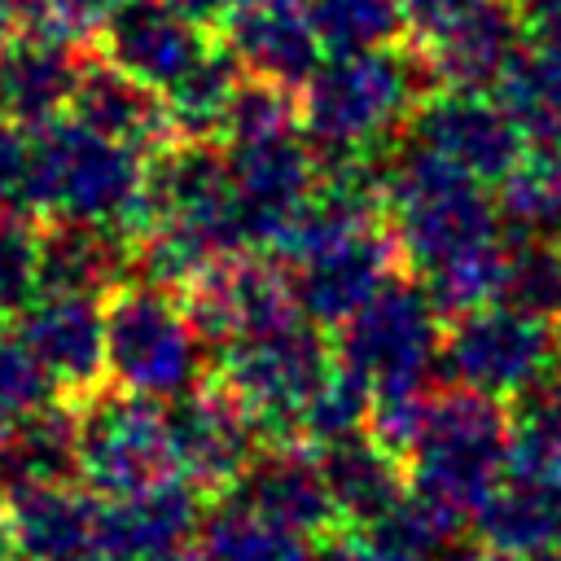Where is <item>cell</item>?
Wrapping results in <instances>:
<instances>
[{
    "mask_svg": "<svg viewBox=\"0 0 561 561\" xmlns=\"http://www.w3.org/2000/svg\"><path fill=\"white\" fill-rule=\"evenodd\" d=\"M18 210L79 224H110L140 241L153 228L149 206V153L110 140L79 118H57L31 131V171Z\"/></svg>",
    "mask_w": 561,
    "mask_h": 561,
    "instance_id": "1",
    "label": "cell"
},
{
    "mask_svg": "<svg viewBox=\"0 0 561 561\" xmlns=\"http://www.w3.org/2000/svg\"><path fill=\"white\" fill-rule=\"evenodd\" d=\"M381 202L386 228L412 276L504 241L500 202L486 184L408 136L381 149Z\"/></svg>",
    "mask_w": 561,
    "mask_h": 561,
    "instance_id": "2",
    "label": "cell"
},
{
    "mask_svg": "<svg viewBox=\"0 0 561 561\" xmlns=\"http://www.w3.org/2000/svg\"><path fill=\"white\" fill-rule=\"evenodd\" d=\"M434 92L416 48H377L351 57H324L298 88L302 136L329 158H364L394 145L421 101Z\"/></svg>",
    "mask_w": 561,
    "mask_h": 561,
    "instance_id": "3",
    "label": "cell"
},
{
    "mask_svg": "<svg viewBox=\"0 0 561 561\" xmlns=\"http://www.w3.org/2000/svg\"><path fill=\"white\" fill-rule=\"evenodd\" d=\"M508 443L513 416L504 412V403L447 381L443 390H434L421 434L403 456L408 486L465 526L500 486Z\"/></svg>",
    "mask_w": 561,
    "mask_h": 561,
    "instance_id": "4",
    "label": "cell"
},
{
    "mask_svg": "<svg viewBox=\"0 0 561 561\" xmlns=\"http://www.w3.org/2000/svg\"><path fill=\"white\" fill-rule=\"evenodd\" d=\"M206 351L210 346L175 289L127 280L105 298V359L118 390L158 403L180 399L202 386Z\"/></svg>",
    "mask_w": 561,
    "mask_h": 561,
    "instance_id": "5",
    "label": "cell"
},
{
    "mask_svg": "<svg viewBox=\"0 0 561 561\" xmlns=\"http://www.w3.org/2000/svg\"><path fill=\"white\" fill-rule=\"evenodd\" d=\"M443 311L412 272H394L342 329L333 355L355 368L373 394L430 386L443 359Z\"/></svg>",
    "mask_w": 561,
    "mask_h": 561,
    "instance_id": "6",
    "label": "cell"
},
{
    "mask_svg": "<svg viewBox=\"0 0 561 561\" xmlns=\"http://www.w3.org/2000/svg\"><path fill=\"white\" fill-rule=\"evenodd\" d=\"M333 346L302 320L267 337L237 342L219 351V386H228L241 408L259 421L267 443H298V412L333 368Z\"/></svg>",
    "mask_w": 561,
    "mask_h": 561,
    "instance_id": "7",
    "label": "cell"
},
{
    "mask_svg": "<svg viewBox=\"0 0 561 561\" xmlns=\"http://www.w3.org/2000/svg\"><path fill=\"white\" fill-rule=\"evenodd\" d=\"M561 351L557 324L513 302L465 311L443 333V373L491 399H517Z\"/></svg>",
    "mask_w": 561,
    "mask_h": 561,
    "instance_id": "8",
    "label": "cell"
},
{
    "mask_svg": "<svg viewBox=\"0 0 561 561\" xmlns=\"http://www.w3.org/2000/svg\"><path fill=\"white\" fill-rule=\"evenodd\" d=\"M75 416H79V482L101 500L131 495L175 473L167 447V416L158 399L101 386L96 394L75 399Z\"/></svg>",
    "mask_w": 561,
    "mask_h": 561,
    "instance_id": "9",
    "label": "cell"
},
{
    "mask_svg": "<svg viewBox=\"0 0 561 561\" xmlns=\"http://www.w3.org/2000/svg\"><path fill=\"white\" fill-rule=\"evenodd\" d=\"M184 307L210 351H228L237 342L267 337L307 320L294 294V272L263 250H237L215 259L184 289Z\"/></svg>",
    "mask_w": 561,
    "mask_h": 561,
    "instance_id": "10",
    "label": "cell"
},
{
    "mask_svg": "<svg viewBox=\"0 0 561 561\" xmlns=\"http://www.w3.org/2000/svg\"><path fill=\"white\" fill-rule=\"evenodd\" d=\"M228 180L237 193L241 215V241L245 250L272 254L294 215L307 206V197L320 184V153L302 131H280L263 140H232L224 145Z\"/></svg>",
    "mask_w": 561,
    "mask_h": 561,
    "instance_id": "11",
    "label": "cell"
},
{
    "mask_svg": "<svg viewBox=\"0 0 561 561\" xmlns=\"http://www.w3.org/2000/svg\"><path fill=\"white\" fill-rule=\"evenodd\" d=\"M162 416H167L171 469L197 482L202 491H228L267 443L259 421L219 381H202L188 394L167 399Z\"/></svg>",
    "mask_w": 561,
    "mask_h": 561,
    "instance_id": "12",
    "label": "cell"
},
{
    "mask_svg": "<svg viewBox=\"0 0 561 561\" xmlns=\"http://www.w3.org/2000/svg\"><path fill=\"white\" fill-rule=\"evenodd\" d=\"M408 140L434 149L482 184H504L513 167L526 158L530 140L517 118L491 92H443L434 88L412 114Z\"/></svg>",
    "mask_w": 561,
    "mask_h": 561,
    "instance_id": "13",
    "label": "cell"
},
{
    "mask_svg": "<svg viewBox=\"0 0 561 561\" xmlns=\"http://www.w3.org/2000/svg\"><path fill=\"white\" fill-rule=\"evenodd\" d=\"M18 337L44 364L53 386L75 403L105 386V298L39 289L18 311Z\"/></svg>",
    "mask_w": 561,
    "mask_h": 561,
    "instance_id": "14",
    "label": "cell"
},
{
    "mask_svg": "<svg viewBox=\"0 0 561 561\" xmlns=\"http://www.w3.org/2000/svg\"><path fill=\"white\" fill-rule=\"evenodd\" d=\"M294 294L316 329H342L394 272H403L399 245L386 224L359 228L311 259L294 263Z\"/></svg>",
    "mask_w": 561,
    "mask_h": 561,
    "instance_id": "15",
    "label": "cell"
},
{
    "mask_svg": "<svg viewBox=\"0 0 561 561\" xmlns=\"http://www.w3.org/2000/svg\"><path fill=\"white\" fill-rule=\"evenodd\" d=\"M228 500L307 539H324L342 526L320 451L307 443H263L245 473L228 486Z\"/></svg>",
    "mask_w": 561,
    "mask_h": 561,
    "instance_id": "16",
    "label": "cell"
},
{
    "mask_svg": "<svg viewBox=\"0 0 561 561\" xmlns=\"http://www.w3.org/2000/svg\"><path fill=\"white\" fill-rule=\"evenodd\" d=\"M210 44L215 39L206 35V26H197L171 0H131L96 35V53L153 92L180 83L206 57Z\"/></svg>",
    "mask_w": 561,
    "mask_h": 561,
    "instance_id": "17",
    "label": "cell"
},
{
    "mask_svg": "<svg viewBox=\"0 0 561 561\" xmlns=\"http://www.w3.org/2000/svg\"><path fill=\"white\" fill-rule=\"evenodd\" d=\"M416 53L430 70V83L443 92H495L513 61L526 53V31L517 4L491 0L443 31L416 39Z\"/></svg>",
    "mask_w": 561,
    "mask_h": 561,
    "instance_id": "18",
    "label": "cell"
},
{
    "mask_svg": "<svg viewBox=\"0 0 561 561\" xmlns=\"http://www.w3.org/2000/svg\"><path fill=\"white\" fill-rule=\"evenodd\" d=\"M101 495L83 482H44L13 491L0 508L18 561H88L101 557Z\"/></svg>",
    "mask_w": 561,
    "mask_h": 561,
    "instance_id": "19",
    "label": "cell"
},
{
    "mask_svg": "<svg viewBox=\"0 0 561 561\" xmlns=\"http://www.w3.org/2000/svg\"><path fill=\"white\" fill-rule=\"evenodd\" d=\"M83 53L48 26H22L0 48V114L39 131L70 114Z\"/></svg>",
    "mask_w": 561,
    "mask_h": 561,
    "instance_id": "20",
    "label": "cell"
},
{
    "mask_svg": "<svg viewBox=\"0 0 561 561\" xmlns=\"http://www.w3.org/2000/svg\"><path fill=\"white\" fill-rule=\"evenodd\" d=\"M202 486L167 473L131 495L101 504V557L110 561H149L171 548H184L202 530Z\"/></svg>",
    "mask_w": 561,
    "mask_h": 561,
    "instance_id": "21",
    "label": "cell"
},
{
    "mask_svg": "<svg viewBox=\"0 0 561 561\" xmlns=\"http://www.w3.org/2000/svg\"><path fill=\"white\" fill-rule=\"evenodd\" d=\"M224 44L250 79L298 92L324 61V44L311 26V13L294 0H254L228 26Z\"/></svg>",
    "mask_w": 561,
    "mask_h": 561,
    "instance_id": "22",
    "label": "cell"
},
{
    "mask_svg": "<svg viewBox=\"0 0 561 561\" xmlns=\"http://www.w3.org/2000/svg\"><path fill=\"white\" fill-rule=\"evenodd\" d=\"M70 118H79L83 127H92V131H101L110 140L145 149V153H158L162 145L175 140V127H171L162 92L136 83L131 75L110 66L101 53L83 57V66H79Z\"/></svg>",
    "mask_w": 561,
    "mask_h": 561,
    "instance_id": "23",
    "label": "cell"
},
{
    "mask_svg": "<svg viewBox=\"0 0 561 561\" xmlns=\"http://www.w3.org/2000/svg\"><path fill=\"white\" fill-rule=\"evenodd\" d=\"M136 241L110 224L48 219L39 237V289L110 298L131 280Z\"/></svg>",
    "mask_w": 561,
    "mask_h": 561,
    "instance_id": "24",
    "label": "cell"
},
{
    "mask_svg": "<svg viewBox=\"0 0 561 561\" xmlns=\"http://www.w3.org/2000/svg\"><path fill=\"white\" fill-rule=\"evenodd\" d=\"M324 482L333 491L342 526H373L408 495V465L373 434H351L320 447Z\"/></svg>",
    "mask_w": 561,
    "mask_h": 561,
    "instance_id": "25",
    "label": "cell"
},
{
    "mask_svg": "<svg viewBox=\"0 0 561 561\" xmlns=\"http://www.w3.org/2000/svg\"><path fill=\"white\" fill-rule=\"evenodd\" d=\"M79 478V416L75 403H48L0 430V495Z\"/></svg>",
    "mask_w": 561,
    "mask_h": 561,
    "instance_id": "26",
    "label": "cell"
},
{
    "mask_svg": "<svg viewBox=\"0 0 561 561\" xmlns=\"http://www.w3.org/2000/svg\"><path fill=\"white\" fill-rule=\"evenodd\" d=\"M245 70L237 66V57L228 53V44H210L206 57L162 92L175 140H215L224 131L228 105L241 88Z\"/></svg>",
    "mask_w": 561,
    "mask_h": 561,
    "instance_id": "27",
    "label": "cell"
},
{
    "mask_svg": "<svg viewBox=\"0 0 561 561\" xmlns=\"http://www.w3.org/2000/svg\"><path fill=\"white\" fill-rule=\"evenodd\" d=\"M202 552L206 561H320L307 535L276 526L228 495L202 517Z\"/></svg>",
    "mask_w": 561,
    "mask_h": 561,
    "instance_id": "28",
    "label": "cell"
},
{
    "mask_svg": "<svg viewBox=\"0 0 561 561\" xmlns=\"http://www.w3.org/2000/svg\"><path fill=\"white\" fill-rule=\"evenodd\" d=\"M495 202L513 237H561V149L530 145Z\"/></svg>",
    "mask_w": 561,
    "mask_h": 561,
    "instance_id": "29",
    "label": "cell"
},
{
    "mask_svg": "<svg viewBox=\"0 0 561 561\" xmlns=\"http://www.w3.org/2000/svg\"><path fill=\"white\" fill-rule=\"evenodd\" d=\"M307 13L324 44V57L394 48L408 35V13L399 0H311Z\"/></svg>",
    "mask_w": 561,
    "mask_h": 561,
    "instance_id": "30",
    "label": "cell"
},
{
    "mask_svg": "<svg viewBox=\"0 0 561 561\" xmlns=\"http://www.w3.org/2000/svg\"><path fill=\"white\" fill-rule=\"evenodd\" d=\"M368 416H373V386L355 368L333 359V368L320 377V386L311 390V399L298 412V443L320 451L329 443L364 434Z\"/></svg>",
    "mask_w": 561,
    "mask_h": 561,
    "instance_id": "31",
    "label": "cell"
},
{
    "mask_svg": "<svg viewBox=\"0 0 561 561\" xmlns=\"http://www.w3.org/2000/svg\"><path fill=\"white\" fill-rule=\"evenodd\" d=\"M508 250H513V237L504 241H491L482 250H469L434 272L421 276V285L430 289L434 307L456 320L465 311H478V307H491V302H504V280H508Z\"/></svg>",
    "mask_w": 561,
    "mask_h": 561,
    "instance_id": "32",
    "label": "cell"
},
{
    "mask_svg": "<svg viewBox=\"0 0 561 561\" xmlns=\"http://www.w3.org/2000/svg\"><path fill=\"white\" fill-rule=\"evenodd\" d=\"M504 302L548 316L561 329V237H513Z\"/></svg>",
    "mask_w": 561,
    "mask_h": 561,
    "instance_id": "33",
    "label": "cell"
},
{
    "mask_svg": "<svg viewBox=\"0 0 561 561\" xmlns=\"http://www.w3.org/2000/svg\"><path fill=\"white\" fill-rule=\"evenodd\" d=\"M44 224L18 206H0V311H22L39 294Z\"/></svg>",
    "mask_w": 561,
    "mask_h": 561,
    "instance_id": "34",
    "label": "cell"
},
{
    "mask_svg": "<svg viewBox=\"0 0 561 561\" xmlns=\"http://www.w3.org/2000/svg\"><path fill=\"white\" fill-rule=\"evenodd\" d=\"M280 131H302L298 92L245 75L237 96H232V105H228L219 140L232 145V140H263V136H280Z\"/></svg>",
    "mask_w": 561,
    "mask_h": 561,
    "instance_id": "35",
    "label": "cell"
},
{
    "mask_svg": "<svg viewBox=\"0 0 561 561\" xmlns=\"http://www.w3.org/2000/svg\"><path fill=\"white\" fill-rule=\"evenodd\" d=\"M61 390L44 373V364L31 355L22 337H0V425L22 421L39 408H48Z\"/></svg>",
    "mask_w": 561,
    "mask_h": 561,
    "instance_id": "36",
    "label": "cell"
},
{
    "mask_svg": "<svg viewBox=\"0 0 561 561\" xmlns=\"http://www.w3.org/2000/svg\"><path fill=\"white\" fill-rule=\"evenodd\" d=\"M513 425L561 438V351H557V359L517 394V403H513Z\"/></svg>",
    "mask_w": 561,
    "mask_h": 561,
    "instance_id": "37",
    "label": "cell"
},
{
    "mask_svg": "<svg viewBox=\"0 0 561 561\" xmlns=\"http://www.w3.org/2000/svg\"><path fill=\"white\" fill-rule=\"evenodd\" d=\"M320 561H421L377 526H337L320 539Z\"/></svg>",
    "mask_w": 561,
    "mask_h": 561,
    "instance_id": "38",
    "label": "cell"
},
{
    "mask_svg": "<svg viewBox=\"0 0 561 561\" xmlns=\"http://www.w3.org/2000/svg\"><path fill=\"white\" fill-rule=\"evenodd\" d=\"M131 0H48V13L39 26L83 44V39H96L114 13H123Z\"/></svg>",
    "mask_w": 561,
    "mask_h": 561,
    "instance_id": "39",
    "label": "cell"
},
{
    "mask_svg": "<svg viewBox=\"0 0 561 561\" xmlns=\"http://www.w3.org/2000/svg\"><path fill=\"white\" fill-rule=\"evenodd\" d=\"M31 171V131L0 114V206H18Z\"/></svg>",
    "mask_w": 561,
    "mask_h": 561,
    "instance_id": "40",
    "label": "cell"
},
{
    "mask_svg": "<svg viewBox=\"0 0 561 561\" xmlns=\"http://www.w3.org/2000/svg\"><path fill=\"white\" fill-rule=\"evenodd\" d=\"M399 4H403V13H408V31H412L416 39H425V35L443 31L447 22L473 13V9H482V4H491V0H399Z\"/></svg>",
    "mask_w": 561,
    "mask_h": 561,
    "instance_id": "41",
    "label": "cell"
},
{
    "mask_svg": "<svg viewBox=\"0 0 561 561\" xmlns=\"http://www.w3.org/2000/svg\"><path fill=\"white\" fill-rule=\"evenodd\" d=\"M530 48H561V0H513Z\"/></svg>",
    "mask_w": 561,
    "mask_h": 561,
    "instance_id": "42",
    "label": "cell"
},
{
    "mask_svg": "<svg viewBox=\"0 0 561 561\" xmlns=\"http://www.w3.org/2000/svg\"><path fill=\"white\" fill-rule=\"evenodd\" d=\"M171 4H175V9H184L197 26H206V31H210V26H228V22H232L245 4H254V0H171Z\"/></svg>",
    "mask_w": 561,
    "mask_h": 561,
    "instance_id": "43",
    "label": "cell"
},
{
    "mask_svg": "<svg viewBox=\"0 0 561 561\" xmlns=\"http://www.w3.org/2000/svg\"><path fill=\"white\" fill-rule=\"evenodd\" d=\"M44 13H48V0H0V18H4L13 31H22V26H39Z\"/></svg>",
    "mask_w": 561,
    "mask_h": 561,
    "instance_id": "44",
    "label": "cell"
},
{
    "mask_svg": "<svg viewBox=\"0 0 561 561\" xmlns=\"http://www.w3.org/2000/svg\"><path fill=\"white\" fill-rule=\"evenodd\" d=\"M438 561H513V557H504V552H495V548H447Z\"/></svg>",
    "mask_w": 561,
    "mask_h": 561,
    "instance_id": "45",
    "label": "cell"
},
{
    "mask_svg": "<svg viewBox=\"0 0 561 561\" xmlns=\"http://www.w3.org/2000/svg\"><path fill=\"white\" fill-rule=\"evenodd\" d=\"M149 561H206V552H193V548H171V552L149 557Z\"/></svg>",
    "mask_w": 561,
    "mask_h": 561,
    "instance_id": "46",
    "label": "cell"
},
{
    "mask_svg": "<svg viewBox=\"0 0 561 561\" xmlns=\"http://www.w3.org/2000/svg\"><path fill=\"white\" fill-rule=\"evenodd\" d=\"M526 561H561V539L557 543H548V548H539L535 557H526Z\"/></svg>",
    "mask_w": 561,
    "mask_h": 561,
    "instance_id": "47",
    "label": "cell"
},
{
    "mask_svg": "<svg viewBox=\"0 0 561 561\" xmlns=\"http://www.w3.org/2000/svg\"><path fill=\"white\" fill-rule=\"evenodd\" d=\"M0 561H18L13 548H9V535H4V522H0Z\"/></svg>",
    "mask_w": 561,
    "mask_h": 561,
    "instance_id": "48",
    "label": "cell"
},
{
    "mask_svg": "<svg viewBox=\"0 0 561 561\" xmlns=\"http://www.w3.org/2000/svg\"><path fill=\"white\" fill-rule=\"evenodd\" d=\"M9 39H13V26H9V22H4V18H0V48H4V44H9Z\"/></svg>",
    "mask_w": 561,
    "mask_h": 561,
    "instance_id": "49",
    "label": "cell"
},
{
    "mask_svg": "<svg viewBox=\"0 0 561 561\" xmlns=\"http://www.w3.org/2000/svg\"><path fill=\"white\" fill-rule=\"evenodd\" d=\"M88 561H110V557H88Z\"/></svg>",
    "mask_w": 561,
    "mask_h": 561,
    "instance_id": "50",
    "label": "cell"
},
{
    "mask_svg": "<svg viewBox=\"0 0 561 561\" xmlns=\"http://www.w3.org/2000/svg\"><path fill=\"white\" fill-rule=\"evenodd\" d=\"M294 4H311V0H294Z\"/></svg>",
    "mask_w": 561,
    "mask_h": 561,
    "instance_id": "51",
    "label": "cell"
},
{
    "mask_svg": "<svg viewBox=\"0 0 561 561\" xmlns=\"http://www.w3.org/2000/svg\"><path fill=\"white\" fill-rule=\"evenodd\" d=\"M0 320H4V311H0ZM0 337H4V333H0Z\"/></svg>",
    "mask_w": 561,
    "mask_h": 561,
    "instance_id": "52",
    "label": "cell"
}]
</instances>
